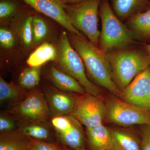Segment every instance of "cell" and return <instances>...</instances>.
Listing matches in <instances>:
<instances>
[{
    "label": "cell",
    "instance_id": "cell-1",
    "mask_svg": "<svg viewBox=\"0 0 150 150\" xmlns=\"http://www.w3.org/2000/svg\"><path fill=\"white\" fill-rule=\"evenodd\" d=\"M68 36L73 48L82 60L90 78L112 93L120 95L121 91L112 79L106 54L83 35L69 33Z\"/></svg>",
    "mask_w": 150,
    "mask_h": 150
},
{
    "label": "cell",
    "instance_id": "cell-2",
    "mask_svg": "<svg viewBox=\"0 0 150 150\" xmlns=\"http://www.w3.org/2000/svg\"><path fill=\"white\" fill-rule=\"evenodd\" d=\"M105 54L112 79L121 91L150 66V59L144 51L132 46Z\"/></svg>",
    "mask_w": 150,
    "mask_h": 150
},
{
    "label": "cell",
    "instance_id": "cell-3",
    "mask_svg": "<svg viewBox=\"0 0 150 150\" xmlns=\"http://www.w3.org/2000/svg\"><path fill=\"white\" fill-rule=\"evenodd\" d=\"M99 16L101 30L98 47L103 52L107 54L137 44V39L115 15L109 0H101Z\"/></svg>",
    "mask_w": 150,
    "mask_h": 150
},
{
    "label": "cell",
    "instance_id": "cell-4",
    "mask_svg": "<svg viewBox=\"0 0 150 150\" xmlns=\"http://www.w3.org/2000/svg\"><path fill=\"white\" fill-rule=\"evenodd\" d=\"M58 54L55 66L79 83L87 93L98 96L99 89L88 79L82 60L71 44L66 31L61 33L57 44Z\"/></svg>",
    "mask_w": 150,
    "mask_h": 150
},
{
    "label": "cell",
    "instance_id": "cell-5",
    "mask_svg": "<svg viewBox=\"0 0 150 150\" xmlns=\"http://www.w3.org/2000/svg\"><path fill=\"white\" fill-rule=\"evenodd\" d=\"M101 0H82L74 4H64L65 11L74 27L85 34L94 45L99 47L100 31L98 28Z\"/></svg>",
    "mask_w": 150,
    "mask_h": 150
},
{
    "label": "cell",
    "instance_id": "cell-6",
    "mask_svg": "<svg viewBox=\"0 0 150 150\" xmlns=\"http://www.w3.org/2000/svg\"><path fill=\"white\" fill-rule=\"evenodd\" d=\"M105 117L111 123L122 125L150 124V109L112 98L105 104Z\"/></svg>",
    "mask_w": 150,
    "mask_h": 150
},
{
    "label": "cell",
    "instance_id": "cell-7",
    "mask_svg": "<svg viewBox=\"0 0 150 150\" xmlns=\"http://www.w3.org/2000/svg\"><path fill=\"white\" fill-rule=\"evenodd\" d=\"M9 112L21 121H47L51 116L44 94L37 89L30 91L21 101L12 105Z\"/></svg>",
    "mask_w": 150,
    "mask_h": 150
},
{
    "label": "cell",
    "instance_id": "cell-8",
    "mask_svg": "<svg viewBox=\"0 0 150 150\" xmlns=\"http://www.w3.org/2000/svg\"><path fill=\"white\" fill-rule=\"evenodd\" d=\"M51 123L57 142L73 150L85 148L86 138L82 124L72 115L52 117Z\"/></svg>",
    "mask_w": 150,
    "mask_h": 150
},
{
    "label": "cell",
    "instance_id": "cell-9",
    "mask_svg": "<svg viewBox=\"0 0 150 150\" xmlns=\"http://www.w3.org/2000/svg\"><path fill=\"white\" fill-rule=\"evenodd\" d=\"M106 108L98 96L86 93L76 97L74 107L71 114L86 128L102 124Z\"/></svg>",
    "mask_w": 150,
    "mask_h": 150
},
{
    "label": "cell",
    "instance_id": "cell-10",
    "mask_svg": "<svg viewBox=\"0 0 150 150\" xmlns=\"http://www.w3.org/2000/svg\"><path fill=\"white\" fill-rule=\"evenodd\" d=\"M35 12L29 6L21 7L9 23L24 54L33 51L32 23Z\"/></svg>",
    "mask_w": 150,
    "mask_h": 150
},
{
    "label": "cell",
    "instance_id": "cell-11",
    "mask_svg": "<svg viewBox=\"0 0 150 150\" xmlns=\"http://www.w3.org/2000/svg\"><path fill=\"white\" fill-rule=\"evenodd\" d=\"M120 96L125 102L150 109V66L121 91Z\"/></svg>",
    "mask_w": 150,
    "mask_h": 150
},
{
    "label": "cell",
    "instance_id": "cell-12",
    "mask_svg": "<svg viewBox=\"0 0 150 150\" xmlns=\"http://www.w3.org/2000/svg\"><path fill=\"white\" fill-rule=\"evenodd\" d=\"M29 6L34 11L57 22L70 33L83 35L75 28L65 11L64 4L61 0H18Z\"/></svg>",
    "mask_w": 150,
    "mask_h": 150
},
{
    "label": "cell",
    "instance_id": "cell-13",
    "mask_svg": "<svg viewBox=\"0 0 150 150\" xmlns=\"http://www.w3.org/2000/svg\"><path fill=\"white\" fill-rule=\"evenodd\" d=\"M48 102L51 117L71 114L74 107L76 97L71 92L50 86L43 93Z\"/></svg>",
    "mask_w": 150,
    "mask_h": 150
},
{
    "label": "cell",
    "instance_id": "cell-14",
    "mask_svg": "<svg viewBox=\"0 0 150 150\" xmlns=\"http://www.w3.org/2000/svg\"><path fill=\"white\" fill-rule=\"evenodd\" d=\"M17 130L23 136L38 141L57 142L54 129L47 121H21Z\"/></svg>",
    "mask_w": 150,
    "mask_h": 150
},
{
    "label": "cell",
    "instance_id": "cell-15",
    "mask_svg": "<svg viewBox=\"0 0 150 150\" xmlns=\"http://www.w3.org/2000/svg\"><path fill=\"white\" fill-rule=\"evenodd\" d=\"M86 133L91 150H117L111 130L102 124L86 128Z\"/></svg>",
    "mask_w": 150,
    "mask_h": 150
},
{
    "label": "cell",
    "instance_id": "cell-16",
    "mask_svg": "<svg viewBox=\"0 0 150 150\" xmlns=\"http://www.w3.org/2000/svg\"><path fill=\"white\" fill-rule=\"evenodd\" d=\"M46 76L54 86L59 90L81 94L87 93L85 88L76 80L59 70L54 65H51L49 67Z\"/></svg>",
    "mask_w": 150,
    "mask_h": 150
},
{
    "label": "cell",
    "instance_id": "cell-17",
    "mask_svg": "<svg viewBox=\"0 0 150 150\" xmlns=\"http://www.w3.org/2000/svg\"><path fill=\"white\" fill-rule=\"evenodd\" d=\"M111 7L121 21L129 20L147 9L150 0H111Z\"/></svg>",
    "mask_w": 150,
    "mask_h": 150
},
{
    "label": "cell",
    "instance_id": "cell-18",
    "mask_svg": "<svg viewBox=\"0 0 150 150\" xmlns=\"http://www.w3.org/2000/svg\"><path fill=\"white\" fill-rule=\"evenodd\" d=\"M126 25L137 40L150 41V9L132 17Z\"/></svg>",
    "mask_w": 150,
    "mask_h": 150
},
{
    "label": "cell",
    "instance_id": "cell-19",
    "mask_svg": "<svg viewBox=\"0 0 150 150\" xmlns=\"http://www.w3.org/2000/svg\"><path fill=\"white\" fill-rule=\"evenodd\" d=\"M58 54L57 45L46 42L35 48L26 60L29 67H40L47 62H55Z\"/></svg>",
    "mask_w": 150,
    "mask_h": 150
},
{
    "label": "cell",
    "instance_id": "cell-20",
    "mask_svg": "<svg viewBox=\"0 0 150 150\" xmlns=\"http://www.w3.org/2000/svg\"><path fill=\"white\" fill-rule=\"evenodd\" d=\"M47 20L40 13L35 11L32 23L33 51L40 44L50 42L52 30Z\"/></svg>",
    "mask_w": 150,
    "mask_h": 150
},
{
    "label": "cell",
    "instance_id": "cell-21",
    "mask_svg": "<svg viewBox=\"0 0 150 150\" xmlns=\"http://www.w3.org/2000/svg\"><path fill=\"white\" fill-rule=\"evenodd\" d=\"M31 146L30 139L17 130L0 134V150H30Z\"/></svg>",
    "mask_w": 150,
    "mask_h": 150
},
{
    "label": "cell",
    "instance_id": "cell-22",
    "mask_svg": "<svg viewBox=\"0 0 150 150\" xmlns=\"http://www.w3.org/2000/svg\"><path fill=\"white\" fill-rule=\"evenodd\" d=\"M27 94L26 91L19 86H17L12 82H7L1 76L0 77L1 104L6 103L15 104L24 99Z\"/></svg>",
    "mask_w": 150,
    "mask_h": 150
},
{
    "label": "cell",
    "instance_id": "cell-23",
    "mask_svg": "<svg viewBox=\"0 0 150 150\" xmlns=\"http://www.w3.org/2000/svg\"><path fill=\"white\" fill-rule=\"evenodd\" d=\"M117 150H142L141 140L129 131L111 130Z\"/></svg>",
    "mask_w": 150,
    "mask_h": 150
},
{
    "label": "cell",
    "instance_id": "cell-24",
    "mask_svg": "<svg viewBox=\"0 0 150 150\" xmlns=\"http://www.w3.org/2000/svg\"><path fill=\"white\" fill-rule=\"evenodd\" d=\"M41 68L29 67L24 69L19 76L18 86L25 91L35 88L40 83Z\"/></svg>",
    "mask_w": 150,
    "mask_h": 150
},
{
    "label": "cell",
    "instance_id": "cell-25",
    "mask_svg": "<svg viewBox=\"0 0 150 150\" xmlns=\"http://www.w3.org/2000/svg\"><path fill=\"white\" fill-rule=\"evenodd\" d=\"M0 46L2 52H15L21 49L16 35L10 28L2 25L0 28Z\"/></svg>",
    "mask_w": 150,
    "mask_h": 150
},
{
    "label": "cell",
    "instance_id": "cell-26",
    "mask_svg": "<svg viewBox=\"0 0 150 150\" xmlns=\"http://www.w3.org/2000/svg\"><path fill=\"white\" fill-rule=\"evenodd\" d=\"M16 0H1L0 1V21L2 25L9 23L21 7Z\"/></svg>",
    "mask_w": 150,
    "mask_h": 150
},
{
    "label": "cell",
    "instance_id": "cell-27",
    "mask_svg": "<svg viewBox=\"0 0 150 150\" xmlns=\"http://www.w3.org/2000/svg\"><path fill=\"white\" fill-rule=\"evenodd\" d=\"M29 138L31 143L30 150H69L68 148L58 142L51 143L42 142Z\"/></svg>",
    "mask_w": 150,
    "mask_h": 150
},
{
    "label": "cell",
    "instance_id": "cell-28",
    "mask_svg": "<svg viewBox=\"0 0 150 150\" xmlns=\"http://www.w3.org/2000/svg\"><path fill=\"white\" fill-rule=\"evenodd\" d=\"M17 126L12 116L5 113L0 115V133H6L17 130Z\"/></svg>",
    "mask_w": 150,
    "mask_h": 150
},
{
    "label": "cell",
    "instance_id": "cell-29",
    "mask_svg": "<svg viewBox=\"0 0 150 150\" xmlns=\"http://www.w3.org/2000/svg\"><path fill=\"white\" fill-rule=\"evenodd\" d=\"M141 135V150H150V124L143 125Z\"/></svg>",
    "mask_w": 150,
    "mask_h": 150
},
{
    "label": "cell",
    "instance_id": "cell-30",
    "mask_svg": "<svg viewBox=\"0 0 150 150\" xmlns=\"http://www.w3.org/2000/svg\"><path fill=\"white\" fill-rule=\"evenodd\" d=\"M143 47L144 49L143 51L150 60V43L149 44L144 43L143 44Z\"/></svg>",
    "mask_w": 150,
    "mask_h": 150
},
{
    "label": "cell",
    "instance_id": "cell-31",
    "mask_svg": "<svg viewBox=\"0 0 150 150\" xmlns=\"http://www.w3.org/2000/svg\"><path fill=\"white\" fill-rule=\"evenodd\" d=\"M64 4H74L75 3L79 2L82 0H61Z\"/></svg>",
    "mask_w": 150,
    "mask_h": 150
},
{
    "label": "cell",
    "instance_id": "cell-32",
    "mask_svg": "<svg viewBox=\"0 0 150 150\" xmlns=\"http://www.w3.org/2000/svg\"><path fill=\"white\" fill-rule=\"evenodd\" d=\"M77 150H86L85 148H82V149H78Z\"/></svg>",
    "mask_w": 150,
    "mask_h": 150
},
{
    "label": "cell",
    "instance_id": "cell-33",
    "mask_svg": "<svg viewBox=\"0 0 150 150\" xmlns=\"http://www.w3.org/2000/svg\"><path fill=\"white\" fill-rule=\"evenodd\" d=\"M148 9H150V1L149 2V6H148Z\"/></svg>",
    "mask_w": 150,
    "mask_h": 150
},
{
    "label": "cell",
    "instance_id": "cell-34",
    "mask_svg": "<svg viewBox=\"0 0 150 150\" xmlns=\"http://www.w3.org/2000/svg\"></svg>",
    "mask_w": 150,
    "mask_h": 150
}]
</instances>
